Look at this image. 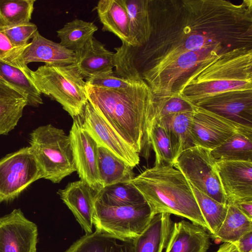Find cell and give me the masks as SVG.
Segmentation results:
<instances>
[{"label":"cell","mask_w":252,"mask_h":252,"mask_svg":"<svg viewBox=\"0 0 252 252\" xmlns=\"http://www.w3.org/2000/svg\"><path fill=\"white\" fill-rule=\"evenodd\" d=\"M149 9L150 40L124 52L127 68L141 78L185 52L252 48V0H149Z\"/></svg>","instance_id":"cell-1"},{"label":"cell","mask_w":252,"mask_h":252,"mask_svg":"<svg viewBox=\"0 0 252 252\" xmlns=\"http://www.w3.org/2000/svg\"><path fill=\"white\" fill-rule=\"evenodd\" d=\"M88 101L112 128L136 153L146 147L147 120L155 95L143 80L125 89L94 87L86 84Z\"/></svg>","instance_id":"cell-2"},{"label":"cell","mask_w":252,"mask_h":252,"mask_svg":"<svg viewBox=\"0 0 252 252\" xmlns=\"http://www.w3.org/2000/svg\"><path fill=\"white\" fill-rule=\"evenodd\" d=\"M234 90H252V48H236L203 63L180 80L173 93L194 103Z\"/></svg>","instance_id":"cell-3"},{"label":"cell","mask_w":252,"mask_h":252,"mask_svg":"<svg viewBox=\"0 0 252 252\" xmlns=\"http://www.w3.org/2000/svg\"><path fill=\"white\" fill-rule=\"evenodd\" d=\"M130 183L142 195L154 216L174 214L208 229L189 182L173 166L155 164Z\"/></svg>","instance_id":"cell-4"},{"label":"cell","mask_w":252,"mask_h":252,"mask_svg":"<svg viewBox=\"0 0 252 252\" xmlns=\"http://www.w3.org/2000/svg\"><path fill=\"white\" fill-rule=\"evenodd\" d=\"M29 76L41 94L55 100L72 118L81 115L88 102L86 83L76 63L60 65L45 64Z\"/></svg>","instance_id":"cell-5"},{"label":"cell","mask_w":252,"mask_h":252,"mask_svg":"<svg viewBox=\"0 0 252 252\" xmlns=\"http://www.w3.org/2000/svg\"><path fill=\"white\" fill-rule=\"evenodd\" d=\"M30 148L44 179L59 183L76 171L69 136L51 124L34 129Z\"/></svg>","instance_id":"cell-6"},{"label":"cell","mask_w":252,"mask_h":252,"mask_svg":"<svg viewBox=\"0 0 252 252\" xmlns=\"http://www.w3.org/2000/svg\"><path fill=\"white\" fill-rule=\"evenodd\" d=\"M154 216L147 202L115 206L108 205L96 197L93 224L95 230L133 240L143 232Z\"/></svg>","instance_id":"cell-7"},{"label":"cell","mask_w":252,"mask_h":252,"mask_svg":"<svg viewBox=\"0 0 252 252\" xmlns=\"http://www.w3.org/2000/svg\"><path fill=\"white\" fill-rule=\"evenodd\" d=\"M173 166L199 190L219 203L227 205L217 161L210 150L197 146H190L180 154Z\"/></svg>","instance_id":"cell-8"},{"label":"cell","mask_w":252,"mask_h":252,"mask_svg":"<svg viewBox=\"0 0 252 252\" xmlns=\"http://www.w3.org/2000/svg\"><path fill=\"white\" fill-rule=\"evenodd\" d=\"M43 178L30 147L0 159V203L12 200L32 183Z\"/></svg>","instance_id":"cell-9"},{"label":"cell","mask_w":252,"mask_h":252,"mask_svg":"<svg viewBox=\"0 0 252 252\" xmlns=\"http://www.w3.org/2000/svg\"><path fill=\"white\" fill-rule=\"evenodd\" d=\"M228 51L209 49L182 53L142 79L151 89L156 97L170 95L176 84L200 64Z\"/></svg>","instance_id":"cell-10"},{"label":"cell","mask_w":252,"mask_h":252,"mask_svg":"<svg viewBox=\"0 0 252 252\" xmlns=\"http://www.w3.org/2000/svg\"><path fill=\"white\" fill-rule=\"evenodd\" d=\"M69 137L80 180L98 192L102 189L98 170V145L84 128L81 116L73 118Z\"/></svg>","instance_id":"cell-11"},{"label":"cell","mask_w":252,"mask_h":252,"mask_svg":"<svg viewBox=\"0 0 252 252\" xmlns=\"http://www.w3.org/2000/svg\"><path fill=\"white\" fill-rule=\"evenodd\" d=\"M245 127H249L235 123L193 104L190 134L193 146L211 151L236 132Z\"/></svg>","instance_id":"cell-12"},{"label":"cell","mask_w":252,"mask_h":252,"mask_svg":"<svg viewBox=\"0 0 252 252\" xmlns=\"http://www.w3.org/2000/svg\"><path fill=\"white\" fill-rule=\"evenodd\" d=\"M80 116L84 128L98 146L107 149L133 167L139 163V154L121 138L89 101Z\"/></svg>","instance_id":"cell-13"},{"label":"cell","mask_w":252,"mask_h":252,"mask_svg":"<svg viewBox=\"0 0 252 252\" xmlns=\"http://www.w3.org/2000/svg\"><path fill=\"white\" fill-rule=\"evenodd\" d=\"M36 224L20 209L0 217V252H37Z\"/></svg>","instance_id":"cell-14"},{"label":"cell","mask_w":252,"mask_h":252,"mask_svg":"<svg viewBox=\"0 0 252 252\" xmlns=\"http://www.w3.org/2000/svg\"><path fill=\"white\" fill-rule=\"evenodd\" d=\"M193 104L235 123L252 127V90L227 91Z\"/></svg>","instance_id":"cell-15"},{"label":"cell","mask_w":252,"mask_h":252,"mask_svg":"<svg viewBox=\"0 0 252 252\" xmlns=\"http://www.w3.org/2000/svg\"><path fill=\"white\" fill-rule=\"evenodd\" d=\"M217 164L227 204L252 201V161H220Z\"/></svg>","instance_id":"cell-16"},{"label":"cell","mask_w":252,"mask_h":252,"mask_svg":"<svg viewBox=\"0 0 252 252\" xmlns=\"http://www.w3.org/2000/svg\"><path fill=\"white\" fill-rule=\"evenodd\" d=\"M28 44L16 47L0 57V77L23 94L28 105L37 107L43 103L41 94L31 80L29 75L30 69L22 58L23 51Z\"/></svg>","instance_id":"cell-17"},{"label":"cell","mask_w":252,"mask_h":252,"mask_svg":"<svg viewBox=\"0 0 252 252\" xmlns=\"http://www.w3.org/2000/svg\"><path fill=\"white\" fill-rule=\"evenodd\" d=\"M58 194L67 206L86 234L93 232L96 192L80 180L71 182Z\"/></svg>","instance_id":"cell-18"},{"label":"cell","mask_w":252,"mask_h":252,"mask_svg":"<svg viewBox=\"0 0 252 252\" xmlns=\"http://www.w3.org/2000/svg\"><path fill=\"white\" fill-rule=\"evenodd\" d=\"M22 58L27 65L32 62H40L48 64L65 65L77 62L75 53L45 38L38 31L23 51Z\"/></svg>","instance_id":"cell-19"},{"label":"cell","mask_w":252,"mask_h":252,"mask_svg":"<svg viewBox=\"0 0 252 252\" xmlns=\"http://www.w3.org/2000/svg\"><path fill=\"white\" fill-rule=\"evenodd\" d=\"M210 238L201 226L182 220L174 223L165 252H207Z\"/></svg>","instance_id":"cell-20"},{"label":"cell","mask_w":252,"mask_h":252,"mask_svg":"<svg viewBox=\"0 0 252 252\" xmlns=\"http://www.w3.org/2000/svg\"><path fill=\"white\" fill-rule=\"evenodd\" d=\"M76 63L84 78L113 71L115 54L106 49L104 44L93 37L76 53Z\"/></svg>","instance_id":"cell-21"},{"label":"cell","mask_w":252,"mask_h":252,"mask_svg":"<svg viewBox=\"0 0 252 252\" xmlns=\"http://www.w3.org/2000/svg\"><path fill=\"white\" fill-rule=\"evenodd\" d=\"M171 215H155L143 232L133 240L134 252H162L172 230Z\"/></svg>","instance_id":"cell-22"},{"label":"cell","mask_w":252,"mask_h":252,"mask_svg":"<svg viewBox=\"0 0 252 252\" xmlns=\"http://www.w3.org/2000/svg\"><path fill=\"white\" fill-rule=\"evenodd\" d=\"M103 31L111 32L126 46H131L129 18L123 0H100L96 6Z\"/></svg>","instance_id":"cell-23"},{"label":"cell","mask_w":252,"mask_h":252,"mask_svg":"<svg viewBox=\"0 0 252 252\" xmlns=\"http://www.w3.org/2000/svg\"><path fill=\"white\" fill-rule=\"evenodd\" d=\"M129 18L131 46L138 48L148 43L152 32L149 0H123Z\"/></svg>","instance_id":"cell-24"},{"label":"cell","mask_w":252,"mask_h":252,"mask_svg":"<svg viewBox=\"0 0 252 252\" xmlns=\"http://www.w3.org/2000/svg\"><path fill=\"white\" fill-rule=\"evenodd\" d=\"M64 252H134L133 240L95 230L86 234Z\"/></svg>","instance_id":"cell-25"},{"label":"cell","mask_w":252,"mask_h":252,"mask_svg":"<svg viewBox=\"0 0 252 252\" xmlns=\"http://www.w3.org/2000/svg\"><path fill=\"white\" fill-rule=\"evenodd\" d=\"M27 105L23 94L0 77V135L7 134L15 127Z\"/></svg>","instance_id":"cell-26"},{"label":"cell","mask_w":252,"mask_h":252,"mask_svg":"<svg viewBox=\"0 0 252 252\" xmlns=\"http://www.w3.org/2000/svg\"><path fill=\"white\" fill-rule=\"evenodd\" d=\"M98 170L102 188L128 183L134 177L133 167L107 149L98 146Z\"/></svg>","instance_id":"cell-27"},{"label":"cell","mask_w":252,"mask_h":252,"mask_svg":"<svg viewBox=\"0 0 252 252\" xmlns=\"http://www.w3.org/2000/svg\"><path fill=\"white\" fill-rule=\"evenodd\" d=\"M211 153L217 162L252 161V127H245L236 132Z\"/></svg>","instance_id":"cell-28"},{"label":"cell","mask_w":252,"mask_h":252,"mask_svg":"<svg viewBox=\"0 0 252 252\" xmlns=\"http://www.w3.org/2000/svg\"><path fill=\"white\" fill-rule=\"evenodd\" d=\"M193 113V109L171 114L159 120L169 136L174 163L185 150L192 146L189 143Z\"/></svg>","instance_id":"cell-29"},{"label":"cell","mask_w":252,"mask_h":252,"mask_svg":"<svg viewBox=\"0 0 252 252\" xmlns=\"http://www.w3.org/2000/svg\"><path fill=\"white\" fill-rule=\"evenodd\" d=\"M252 231V220L235 205L227 203V213L218 232L210 237L223 242L234 243L247 232Z\"/></svg>","instance_id":"cell-30"},{"label":"cell","mask_w":252,"mask_h":252,"mask_svg":"<svg viewBox=\"0 0 252 252\" xmlns=\"http://www.w3.org/2000/svg\"><path fill=\"white\" fill-rule=\"evenodd\" d=\"M97 30L94 23L76 19L66 23L57 33L61 40L60 44L76 53L94 37Z\"/></svg>","instance_id":"cell-31"},{"label":"cell","mask_w":252,"mask_h":252,"mask_svg":"<svg viewBox=\"0 0 252 252\" xmlns=\"http://www.w3.org/2000/svg\"><path fill=\"white\" fill-rule=\"evenodd\" d=\"M96 197L110 206H133L146 203L142 195L131 184L121 183L102 188Z\"/></svg>","instance_id":"cell-32"},{"label":"cell","mask_w":252,"mask_h":252,"mask_svg":"<svg viewBox=\"0 0 252 252\" xmlns=\"http://www.w3.org/2000/svg\"><path fill=\"white\" fill-rule=\"evenodd\" d=\"M151 146L155 153V164L173 165V155L169 136L159 120L154 121L146 135V146Z\"/></svg>","instance_id":"cell-33"},{"label":"cell","mask_w":252,"mask_h":252,"mask_svg":"<svg viewBox=\"0 0 252 252\" xmlns=\"http://www.w3.org/2000/svg\"><path fill=\"white\" fill-rule=\"evenodd\" d=\"M190 185L210 235L216 234L225 218L227 205H223Z\"/></svg>","instance_id":"cell-34"},{"label":"cell","mask_w":252,"mask_h":252,"mask_svg":"<svg viewBox=\"0 0 252 252\" xmlns=\"http://www.w3.org/2000/svg\"><path fill=\"white\" fill-rule=\"evenodd\" d=\"M35 0H0V20L16 26L30 22Z\"/></svg>","instance_id":"cell-35"},{"label":"cell","mask_w":252,"mask_h":252,"mask_svg":"<svg viewBox=\"0 0 252 252\" xmlns=\"http://www.w3.org/2000/svg\"><path fill=\"white\" fill-rule=\"evenodd\" d=\"M193 109L192 103L184 99L176 93H172L166 96H155L154 109L146 124L145 142L147 131L154 121L171 114L192 111Z\"/></svg>","instance_id":"cell-36"},{"label":"cell","mask_w":252,"mask_h":252,"mask_svg":"<svg viewBox=\"0 0 252 252\" xmlns=\"http://www.w3.org/2000/svg\"><path fill=\"white\" fill-rule=\"evenodd\" d=\"M0 28L8 37L13 46L19 47L29 43L37 31V26L31 22L11 26L6 25L0 20Z\"/></svg>","instance_id":"cell-37"},{"label":"cell","mask_w":252,"mask_h":252,"mask_svg":"<svg viewBox=\"0 0 252 252\" xmlns=\"http://www.w3.org/2000/svg\"><path fill=\"white\" fill-rule=\"evenodd\" d=\"M88 85L108 89H125L136 85L140 80L120 77L113 71L100 73L86 79Z\"/></svg>","instance_id":"cell-38"},{"label":"cell","mask_w":252,"mask_h":252,"mask_svg":"<svg viewBox=\"0 0 252 252\" xmlns=\"http://www.w3.org/2000/svg\"><path fill=\"white\" fill-rule=\"evenodd\" d=\"M233 243L238 252H252V231L245 234Z\"/></svg>","instance_id":"cell-39"},{"label":"cell","mask_w":252,"mask_h":252,"mask_svg":"<svg viewBox=\"0 0 252 252\" xmlns=\"http://www.w3.org/2000/svg\"><path fill=\"white\" fill-rule=\"evenodd\" d=\"M15 48L0 28V57L12 51Z\"/></svg>","instance_id":"cell-40"},{"label":"cell","mask_w":252,"mask_h":252,"mask_svg":"<svg viewBox=\"0 0 252 252\" xmlns=\"http://www.w3.org/2000/svg\"><path fill=\"white\" fill-rule=\"evenodd\" d=\"M233 205L249 219L252 220V201L242 202Z\"/></svg>","instance_id":"cell-41"},{"label":"cell","mask_w":252,"mask_h":252,"mask_svg":"<svg viewBox=\"0 0 252 252\" xmlns=\"http://www.w3.org/2000/svg\"><path fill=\"white\" fill-rule=\"evenodd\" d=\"M216 252H238V251L233 243L224 242Z\"/></svg>","instance_id":"cell-42"}]
</instances>
